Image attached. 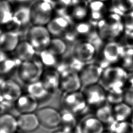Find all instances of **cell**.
<instances>
[{"label": "cell", "mask_w": 133, "mask_h": 133, "mask_svg": "<svg viewBox=\"0 0 133 133\" xmlns=\"http://www.w3.org/2000/svg\"><path fill=\"white\" fill-rule=\"evenodd\" d=\"M18 130L23 132H32L40 125L38 117L35 112L19 114L17 117Z\"/></svg>", "instance_id": "cell-21"}, {"label": "cell", "mask_w": 133, "mask_h": 133, "mask_svg": "<svg viewBox=\"0 0 133 133\" xmlns=\"http://www.w3.org/2000/svg\"><path fill=\"white\" fill-rule=\"evenodd\" d=\"M45 68L38 57L21 62L16 74L21 82L27 85L40 81Z\"/></svg>", "instance_id": "cell-5"}, {"label": "cell", "mask_w": 133, "mask_h": 133, "mask_svg": "<svg viewBox=\"0 0 133 133\" xmlns=\"http://www.w3.org/2000/svg\"><path fill=\"white\" fill-rule=\"evenodd\" d=\"M103 70L95 61L85 64L78 72L83 87L99 83Z\"/></svg>", "instance_id": "cell-10"}, {"label": "cell", "mask_w": 133, "mask_h": 133, "mask_svg": "<svg viewBox=\"0 0 133 133\" xmlns=\"http://www.w3.org/2000/svg\"><path fill=\"white\" fill-rule=\"evenodd\" d=\"M16 133H20V132H16Z\"/></svg>", "instance_id": "cell-52"}, {"label": "cell", "mask_w": 133, "mask_h": 133, "mask_svg": "<svg viewBox=\"0 0 133 133\" xmlns=\"http://www.w3.org/2000/svg\"><path fill=\"white\" fill-rule=\"evenodd\" d=\"M4 30H3V28H2V27H1L0 26V36H1V35H2V34L3 33V32H4Z\"/></svg>", "instance_id": "cell-47"}, {"label": "cell", "mask_w": 133, "mask_h": 133, "mask_svg": "<svg viewBox=\"0 0 133 133\" xmlns=\"http://www.w3.org/2000/svg\"><path fill=\"white\" fill-rule=\"evenodd\" d=\"M21 41L18 30L4 31L0 36V50L6 54L12 53Z\"/></svg>", "instance_id": "cell-16"}, {"label": "cell", "mask_w": 133, "mask_h": 133, "mask_svg": "<svg viewBox=\"0 0 133 133\" xmlns=\"http://www.w3.org/2000/svg\"><path fill=\"white\" fill-rule=\"evenodd\" d=\"M128 73L119 64H113L104 69L99 83L106 90L124 89Z\"/></svg>", "instance_id": "cell-2"}, {"label": "cell", "mask_w": 133, "mask_h": 133, "mask_svg": "<svg viewBox=\"0 0 133 133\" xmlns=\"http://www.w3.org/2000/svg\"><path fill=\"white\" fill-rule=\"evenodd\" d=\"M72 133H83V132L81 130V129L79 128V127H78V126H77V127H76V128L74 130V131Z\"/></svg>", "instance_id": "cell-44"}, {"label": "cell", "mask_w": 133, "mask_h": 133, "mask_svg": "<svg viewBox=\"0 0 133 133\" xmlns=\"http://www.w3.org/2000/svg\"><path fill=\"white\" fill-rule=\"evenodd\" d=\"M104 125L108 126L114 121L113 107L109 103H105L96 109L95 115Z\"/></svg>", "instance_id": "cell-29"}, {"label": "cell", "mask_w": 133, "mask_h": 133, "mask_svg": "<svg viewBox=\"0 0 133 133\" xmlns=\"http://www.w3.org/2000/svg\"><path fill=\"white\" fill-rule=\"evenodd\" d=\"M41 125L48 129L59 127L61 113L51 107H44L38 109L35 112Z\"/></svg>", "instance_id": "cell-12"}, {"label": "cell", "mask_w": 133, "mask_h": 133, "mask_svg": "<svg viewBox=\"0 0 133 133\" xmlns=\"http://www.w3.org/2000/svg\"><path fill=\"white\" fill-rule=\"evenodd\" d=\"M31 24L30 5H20L14 8L12 21L9 25L11 30H18Z\"/></svg>", "instance_id": "cell-15"}, {"label": "cell", "mask_w": 133, "mask_h": 133, "mask_svg": "<svg viewBox=\"0 0 133 133\" xmlns=\"http://www.w3.org/2000/svg\"><path fill=\"white\" fill-rule=\"evenodd\" d=\"M100 1H103V2H107V3H109L111 0H100Z\"/></svg>", "instance_id": "cell-49"}, {"label": "cell", "mask_w": 133, "mask_h": 133, "mask_svg": "<svg viewBox=\"0 0 133 133\" xmlns=\"http://www.w3.org/2000/svg\"><path fill=\"white\" fill-rule=\"evenodd\" d=\"M4 54H5V53L2 52V51L0 50V59H1V58L4 55Z\"/></svg>", "instance_id": "cell-48"}, {"label": "cell", "mask_w": 133, "mask_h": 133, "mask_svg": "<svg viewBox=\"0 0 133 133\" xmlns=\"http://www.w3.org/2000/svg\"><path fill=\"white\" fill-rule=\"evenodd\" d=\"M103 133H111L110 131H104Z\"/></svg>", "instance_id": "cell-50"}, {"label": "cell", "mask_w": 133, "mask_h": 133, "mask_svg": "<svg viewBox=\"0 0 133 133\" xmlns=\"http://www.w3.org/2000/svg\"><path fill=\"white\" fill-rule=\"evenodd\" d=\"M18 130L17 117L7 112L0 115V133H16Z\"/></svg>", "instance_id": "cell-28"}, {"label": "cell", "mask_w": 133, "mask_h": 133, "mask_svg": "<svg viewBox=\"0 0 133 133\" xmlns=\"http://www.w3.org/2000/svg\"><path fill=\"white\" fill-rule=\"evenodd\" d=\"M125 32L133 31V10L122 15Z\"/></svg>", "instance_id": "cell-38"}, {"label": "cell", "mask_w": 133, "mask_h": 133, "mask_svg": "<svg viewBox=\"0 0 133 133\" xmlns=\"http://www.w3.org/2000/svg\"><path fill=\"white\" fill-rule=\"evenodd\" d=\"M118 64L128 73L133 72V48L125 46Z\"/></svg>", "instance_id": "cell-35"}, {"label": "cell", "mask_w": 133, "mask_h": 133, "mask_svg": "<svg viewBox=\"0 0 133 133\" xmlns=\"http://www.w3.org/2000/svg\"><path fill=\"white\" fill-rule=\"evenodd\" d=\"M74 0H54L56 11H68Z\"/></svg>", "instance_id": "cell-39"}, {"label": "cell", "mask_w": 133, "mask_h": 133, "mask_svg": "<svg viewBox=\"0 0 133 133\" xmlns=\"http://www.w3.org/2000/svg\"><path fill=\"white\" fill-rule=\"evenodd\" d=\"M88 20L96 24L110 12L109 3L100 0H89Z\"/></svg>", "instance_id": "cell-17"}, {"label": "cell", "mask_w": 133, "mask_h": 133, "mask_svg": "<svg viewBox=\"0 0 133 133\" xmlns=\"http://www.w3.org/2000/svg\"><path fill=\"white\" fill-rule=\"evenodd\" d=\"M37 51L25 38L21 39L14 51V56L21 62L28 61L35 58Z\"/></svg>", "instance_id": "cell-23"}, {"label": "cell", "mask_w": 133, "mask_h": 133, "mask_svg": "<svg viewBox=\"0 0 133 133\" xmlns=\"http://www.w3.org/2000/svg\"><path fill=\"white\" fill-rule=\"evenodd\" d=\"M96 29L104 43L120 41L125 33L122 15L110 11L96 24Z\"/></svg>", "instance_id": "cell-1"}, {"label": "cell", "mask_w": 133, "mask_h": 133, "mask_svg": "<svg viewBox=\"0 0 133 133\" xmlns=\"http://www.w3.org/2000/svg\"><path fill=\"white\" fill-rule=\"evenodd\" d=\"M25 38L38 53L48 48L52 36L46 25L31 24L26 30Z\"/></svg>", "instance_id": "cell-6"}, {"label": "cell", "mask_w": 133, "mask_h": 133, "mask_svg": "<svg viewBox=\"0 0 133 133\" xmlns=\"http://www.w3.org/2000/svg\"><path fill=\"white\" fill-rule=\"evenodd\" d=\"M6 54L0 59V77L2 79L9 78L14 73H16L17 70L21 61L14 56L8 57Z\"/></svg>", "instance_id": "cell-24"}, {"label": "cell", "mask_w": 133, "mask_h": 133, "mask_svg": "<svg viewBox=\"0 0 133 133\" xmlns=\"http://www.w3.org/2000/svg\"><path fill=\"white\" fill-rule=\"evenodd\" d=\"M38 101L32 95L26 92L22 94L14 102L13 106L19 113H33L36 111Z\"/></svg>", "instance_id": "cell-20"}, {"label": "cell", "mask_w": 133, "mask_h": 133, "mask_svg": "<svg viewBox=\"0 0 133 133\" xmlns=\"http://www.w3.org/2000/svg\"><path fill=\"white\" fill-rule=\"evenodd\" d=\"M60 74L59 89L64 94L79 91L83 87L77 71L67 69Z\"/></svg>", "instance_id": "cell-13"}, {"label": "cell", "mask_w": 133, "mask_h": 133, "mask_svg": "<svg viewBox=\"0 0 133 133\" xmlns=\"http://www.w3.org/2000/svg\"><path fill=\"white\" fill-rule=\"evenodd\" d=\"M51 133H65V132H64L63 131H62V130H61L60 129H57V130L53 131Z\"/></svg>", "instance_id": "cell-45"}, {"label": "cell", "mask_w": 133, "mask_h": 133, "mask_svg": "<svg viewBox=\"0 0 133 133\" xmlns=\"http://www.w3.org/2000/svg\"><path fill=\"white\" fill-rule=\"evenodd\" d=\"M63 109L75 115L84 114L89 108L82 91L64 93L62 99Z\"/></svg>", "instance_id": "cell-8"}, {"label": "cell", "mask_w": 133, "mask_h": 133, "mask_svg": "<svg viewBox=\"0 0 133 133\" xmlns=\"http://www.w3.org/2000/svg\"><path fill=\"white\" fill-rule=\"evenodd\" d=\"M71 28L77 40L87 39L96 31V24L89 20L73 22Z\"/></svg>", "instance_id": "cell-22"}, {"label": "cell", "mask_w": 133, "mask_h": 133, "mask_svg": "<svg viewBox=\"0 0 133 133\" xmlns=\"http://www.w3.org/2000/svg\"><path fill=\"white\" fill-rule=\"evenodd\" d=\"M125 46L121 41H114L104 43L98 51L94 60L103 69L108 66L118 64Z\"/></svg>", "instance_id": "cell-3"}, {"label": "cell", "mask_w": 133, "mask_h": 133, "mask_svg": "<svg viewBox=\"0 0 133 133\" xmlns=\"http://www.w3.org/2000/svg\"><path fill=\"white\" fill-rule=\"evenodd\" d=\"M73 23L67 14L58 13L46 26L52 37H62Z\"/></svg>", "instance_id": "cell-11"}, {"label": "cell", "mask_w": 133, "mask_h": 133, "mask_svg": "<svg viewBox=\"0 0 133 133\" xmlns=\"http://www.w3.org/2000/svg\"><path fill=\"white\" fill-rule=\"evenodd\" d=\"M2 79H1L0 80V82L1 81ZM3 101H4V100H3V97H2V94H1V90H0V102H3Z\"/></svg>", "instance_id": "cell-46"}, {"label": "cell", "mask_w": 133, "mask_h": 133, "mask_svg": "<svg viewBox=\"0 0 133 133\" xmlns=\"http://www.w3.org/2000/svg\"><path fill=\"white\" fill-rule=\"evenodd\" d=\"M97 53L96 46L87 39L77 40L73 44L71 50V56L83 64L94 61Z\"/></svg>", "instance_id": "cell-7"}, {"label": "cell", "mask_w": 133, "mask_h": 133, "mask_svg": "<svg viewBox=\"0 0 133 133\" xmlns=\"http://www.w3.org/2000/svg\"><path fill=\"white\" fill-rule=\"evenodd\" d=\"M131 123H132V124L133 125V116H132V120H131Z\"/></svg>", "instance_id": "cell-51"}, {"label": "cell", "mask_w": 133, "mask_h": 133, "mask_svg": "<svg viewBox=\"0 0 133 133\" xmlns=\"http://www.w3.org/2000/svg\"><path fill=\"white\" fill-rule=\"evenodd\" d=\"M113 113L115 121H126L132 115V107L123 101L113 105Z\"/></svg>", "instance_id": "cell-33"}, {"label": "cell", "mask_w": 133, "mask_h": 133, "mask_svg": "<svg viewBox=\"0 0 133 133\" xmlns=\"http://www.w3.org/2000/svg\"><path fill=\"white\" fill-rule=\"evenodd\" d=\"M109 131L111 133H133V125L128 121H114L109 125Z\"/></svg>", "instance_id": "cell-36"}, {"label": "cell", "mask_w": 133, "mask_h": 133, "mask_svg": "<svg viewBox=\"0 0 133 133\" xmlns=\"http://www.w3.org/2000/svg\"><path fill=\"white\" fill-rule=\"evenodd\" d=\"M34 0H12L11 3H14L17 5H30Z\"/></svg>", "instance_id": "cell-43"}, {"label": "cell", "mask_w": 133, "mask_h": 133, "mask_svg": "<svg viewBox=\"0 0 133 133\" xmlns=\"http://www.w3.org/2000/svg\"><path fill=\"white\" fill-rule=\"evenodd\" d=\"M0 90L4 101L14 104L22 94L20 85L10 78H4L0 82Z\"/></svg>", "instance_id": "cell-14"}, {"label": "cell", "mask_w": 133, "mask_h": 133, "mask_svg": "<svg viewBox=\"0 0 133 133\" xmlns=\"http://www.w3.org/2000/svg\"><path fill=\"white\" fill-rule=\"evenodd\" d=\"M30 8L32 25H46L56 13L54 0H34Z\"/></svg>", "instance_id": "cell-4"}, {"label": "cell", "mask_w": 133, "mask_h": 133, "mask_svg": "<svg viewBox=\"0 0 133 133\" xmlns=\"http://www.w3.org/2000/svg\"><path fill=\"white\" fill-rule=\"evenodd\" d=\"M107 91V102L115 105L124 101V89H111Z\"/></svg>", "instance_id": "cell-37"}, {"label": "cell", "mask_w": 133, "mask_h": 133, "mask_svg": "<svg viewBox=\"0 0 133 133\" xmlns=\"http://www.w3.org/2000/svg\"><path fill=\"white\" fill-rule=\"evenodd\" d=\"M11 105H13V104L8 103L6 102L5 101H3V102H0V115H2V114H4L5 113H7L6 111H7V109Z\"/></svg>", "instance_id": "cell-42"}, {"label": "cell", "mask_w": 133, "mask_h": 133, "mask_svg": "<svg viewBox=\"0 0 133 133\" xmlns=\"http://www.w3.org/2000/svg\"><path fill=\"white\" fill-rule=\"evenodd\" d=\"M28 93L34 97L38 102L50 96V94L44 87L41 81L26 85Z\"/></svg>", "instance_id": "cell-30"}, {"label": "cell", "mask_w": 133, "mask_h": 133, "mask_svg": "<svg viewBox=\"0 0 133 133\" xmlns=\"http://www.w3.org/2000/svg\"><path fill=\"white\" fill-rule=\"evenodd\" d=\"M89 0H74L72 5L66 11L73 22L88 20Z\"/></svg>", "instance_id": "cell-19"}, {"label": "cell", "mask_w": 133, "mask_h": 133, "mask_svg": "<svg viewBox=\"0 0 133 133\" xmlns=\"http://www.w3.org/2000/svg\"><path fill=\"white\" fill-rule=\"evenodd\" d=\"M14 7L10 0H0V26L6 27L12 21Z\"/></svg>", "instance_id": "cell-27"}, {"label": "cell", "mask_w": 133, "mask_h": 133, "mask_svg": "<svg viewBox=\"0 0 133 133\" xmlns=\"http://www.w3.org/2000/svg\"><path fill=\"white\" fill-rule=\"evenodd\" d=\"M83 133H103L104 124L95 116L85 117L78 124Z\"/></svg>", "instance_id": "cell-25"}, {"label": "cell", "mask_w": 133, "mask_h": 133, "mask_svg": "<svg viewBox=\"0 0 133 133\" xmlns=\"http://www.w3.org/2000/svg\"><path fill=\"white\" fill-rule=\"evenodd\" d=\"M61 119L59 129L65 133H72L78 126L76 115L66 110L60 112Z\"/></svg>", "instance_id": "cell-26"}, {"label": "cell", "mask_w": 133, "mask_h": 133, "mask_svg": "<svg viewBox=\"0 0 133 133\" xmlns=\"http://www.w3.org/2000/svg\"><path fill=\"white\" fill-rule=\"evenodd\" d=\"M82 91L89 107L96 109L107 102V91L99 83L83 87Z\"/></svg>", "instance_id": "cell-9"}, {"label": "cell", "mask_w": 133, "mask_h": 133, "mask_svg": "<svg viewBox=\"0 0 133 133\" xmlns=\"http://www.w3.org/2000/svg\"><path fill=\"white\" fill-rule=\"evenodd\" d=\"M37 57L45 68H56L59 64V57L47 49L38 52Z\"/></svg>", "instance_id": "cell-34"}, {"label": "cell", "mask_w": 133, "mask_h": 133, "mask_svg": "<svg viewBox=\"0 0 133 133\" xmlns=\"http://www.w3.org/2000/svg\"><path fill=\"white\" fill-rule=\"evenodd\" d=\"M124 101L133 107V86H127L124 89Z\"/></svg>", "instance_id": "cell-40"}, {"label": "cell", "mask_w": 133, "mask_h": 133, "mask_svg": "<svg viewBox=\"0 0 133 133\" xmlns=\"http://www.w3.org/2000/svg\"><path fill=\"white\" fill-rule=\"evenodd\" d=\"M68 49L67 42L61 37H52L47 48L50 52L59 58L65 54Z\"/></svg>", "instance_id": "cell-31"}, {"label": "cell", "mask_w": 133, "mask_h": 133, "mask_svg": "<svg viewBox=\"0 0 133 133\" xmlns=\"http://www.w3.org/2000/svg\"><path fill=\"white\" fill-rule=\"evenodd\" d=\"M108 3L110 11L121 15L133 10V0H111Z\"/></svg>", "instance_id": "cell-32"}, {"label": "cell", "mask_w": 133, "mask_h": 133, "mask_svg": "<svg viewBox=\"0 0 133 133\" xmlns=\"http://www.w3.org/2000/svg\"><path fill=\"white\" fill-rule=\"evenodd\" d=\"M60 73L56 68H46L40 81L48 90L52 94L60 88Z\"/></svg>", "instance_id": "cell-18"}, {"label": "cell", "mask_w": 133, "mask_h": 133, "mask_svg": "<svg viewBox=\"0 0 133 133\" xmlns=\"http://www.w3.org/2000/svg\"><path fill=\"white\" fill-rule=\"evenodd\" d=\"M122 39V42L125 47L133 48V31L125 32Z\"/></svg>", "instance_id": "cell-41"}]
</instances>
